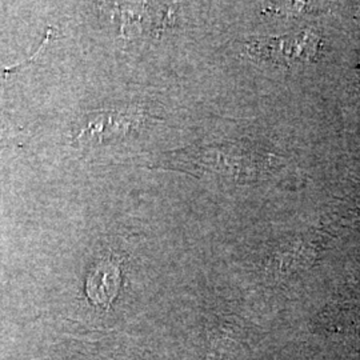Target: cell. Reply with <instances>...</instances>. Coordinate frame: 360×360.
<instances>
[{"label":"cell","mask_w":360,"mask_h":360,"mask_svg":"<svg viewBox=\"0 0 360 360\" xmlns=\"http://www.w3.org/2000/svg\"><path fill=\"white\" fill-rule=\"evenodd\" d=\"M359 72H360V63H359Z\"/></svg>","instance_id":"5b68a950"},{"label":"cell","mask_w":360,"mask_h":360,"mask_svg":"<svg viewBox=\"0 0 360 360\" xmlns=\"http://www.w3.org/2000/svg\"><path fill=\"white\" fill-rule=\"evenodd\" d=\"M188 159L193 167H202L207 171L226 174L232 178L254 179L266 174L272 163H267L264 156L252 151H245L239 147L221 146L206 147L196 151L188 150Z\"/></svg>","instance_id":"7a4b0ae2"},{"label":"cell","mask_w":360,"mask_h":360,"mask_svg":"<svg viewBox=\"0 0 360 360\" xmlns=\"http://www.w3.org/2000/svg\"><path fill=\"white\" fill-rule=\"evenodd\" d=\"M139 116L132 110H105L90 115L79 129L77 141L82 143H101L123 136L135 129Z\"/></svg>","instance_id":"3957f363"},{"label":"cell","mask_w":360,"mask_h":360,"mask_svg":"<svg viewBox=\"0 0 360 360\" xmlns=\"http://www.w3.org/2000/svg\"><path fill=\"white\" fill-rule=\"evenodd\" d=\"M120 282L122 274L119 266L112 260H103L89 276L87 294L94 303L108 307L119 292Z\"/></svg>","instance_id":"277c9868"},{"label":"cell","mask_w":360,"mask_h":360,"mask_svg":"<svg viewBox=\"0 0 360 360\" xmlns=\"http://www.w3.org/2000/svg\"><path fill=\"white\" fill-rule=\"evenodd\" d=\"M322 38L315 30H303L282 37L254 39L245 44V51L255 60L272 65H306L316 59Z\"/></svg>","instance_id":"6da1fadb"}]
</instances>
